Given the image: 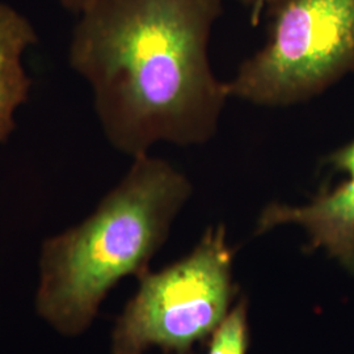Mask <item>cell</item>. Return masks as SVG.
<instances>
[{
    "instance_id": "5b68a950",
    "label": "cell",
    "mask_w": 354,
    "mask_h": 354,
    "mask_svg": "<svg viewBox=\"0 0 354 354\" xmlns=\"http://www.w3.org/2000/svg\"><path fill=\"white\" fill-rule=\"evenodd\" d=\"M327 162L346 180L335 188L324 187L307 205H268L257 221V234L283 225L301 226L308 251L324 250L354 274V140L332 152Z\"/></svg>"
},
{
    "instance_id": "ba28073f",
    "label": "cell",
    "mask_w": 354,
    "mask_h": 354,
    "mask_svg": "<svg viewBox=\"0 0 354 354\" xmlns=\"http://www.w3.org/2000/svg\"><path fill=\"white\" fill-rule=\"evenodd\" d=\"M243 6L250 8V20L253 26H259L263 13H264V4L266 0H238Z\"/></svg>"
},
{
    "instance_id": "6da1fadb",
    "label": "cell",
    "mask_w": 354,
    "mask_h": 354,
    "mask_svg": "<svg viewBox=\"0 0 354 354\" xmlns=\"http://www.w3.org/2000/svg\"><path fill=\"white\" fill-rule=\"evenodd\" d=\"M222 12V0H96L79 15L68 62L115 150L137 158L214 137L230 97L209 57Z\"/></svg>"
},
{
    "instance_id": "7a4b0ae2",
    "label": "cell",
    "mask_w": 354,
    "mask_h": 354,
    "mask_svg": "<svg viewBox=\"0 0 354 354\" xmlns=\"http://www.w3.org/2000/svg\"><path fill=\"white\" fill-rule=\"evenodd\" d=\"M188 177L162 158H133L124 178L77 226L44 241L37 311L64 336L88 328L108 292L140 279L188 201Z\"/></svg>"
},
{
    "instance_id": "8992f818",
    "label": "cell",
    "mask_w": 354,
    "mask_h": 354,
    "mask_svg": "<svg viewBox=\"0 0 354 354\" xmlns=\"http://www.w3.org/2000/svg\"><path fill=\"white\" fill-rule=\"evenodd\" d=\"M37 41V32L26 16L0 1V145L12 136L16 113L29 99L32 80L24 55Z\"/></svg>"
},
{
    "instance_id": "277c9868",
    "label": "cell",
    "mask_w": 354,
    "mask_h": 354,
    "mask_svg": "<svg viewBox=\"0 0 354 354\" xmlns=\"http://www.w3.org/2000/svg\"><path fill=\"white\" fill-rule=\"evenodd\" d=\"M232 248L223 226L206 230L185 257L147 272L113 330L112 354H193L213 336L235 295Z\"/></svg>"
},
{
    "instance_id": "9c48e42d",
    "label": "cell",
    "mask_w": 354,
    "mask_h": 354,
    "mask_svg": "<svg viewBox=\"0 0 354 354\" xmlns=\"http://www.w3.org/2000/svg\"><path fill=\"white\" fill-rule=\"evenodd\" d=\"M58 1L64 10L79 16L80 13L84 12L88 7H91L96 0H58Z\"/></svg>"
},
{
    "instance_id": "52a82bcc",
    "label": "cell",
    "mask_w": 354,
    "mask_h": 354,
    "mask_svg": "<svg viewBox=\"0 0 354 354\" xmlns=\"http://www.w3.org/2000/svg\"><path fill=\"white\" fill-rule=\"evenodd\" d=\"M250 346V327L247 304L241 301L212 336L206 354H247Z\"/></svg>"
},
{
    "instance_id": "3957f363",
    "label": "cell",
    "mask_w": 354,
    "mask_h": 354,
    "mask_svg": "<svg viewBox=\"0 0 354 354\" xmlns=\"http://www.w3.org/2000/svg\"><path fill=\"white\" fill-rule=\"evenodd\" d=\"M268 37L226 82L230 97L285 108L354 71V0H266Z\"/></svg>"
}]
</instances>
